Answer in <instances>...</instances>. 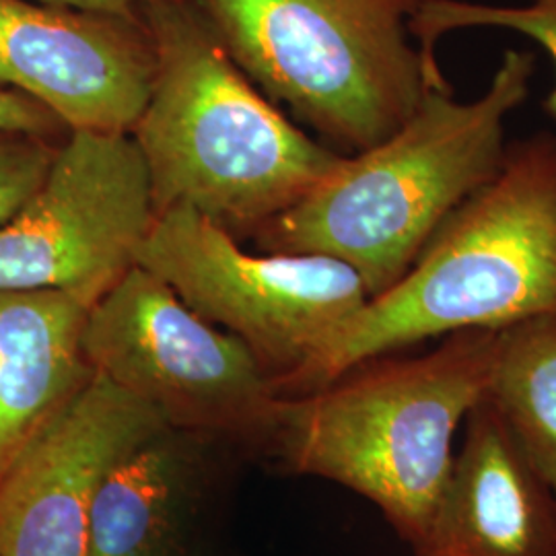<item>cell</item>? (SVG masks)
I'll use <instances>...</instances> for the list:
<instances>
[{
  "mask_svg": "<svg viewBox=\"0 0 556 556\" xmlns=\"http://www.w3.org/2000/svg\"><path fill=\"white\" fill-rule=\"evenodd\" d=\"M153 50L151 93L130 137L155 211L190 206L223 229H258L309 194L340 160L256 91L202 0L140 9Z\"/></svg>",
  "mask_w": 556,
  "mask_h": 556,
  "instance_id": "1",
  "label": "cell"
},
{
  "mask_svg": "<svg viewBox=\"0 0 556 556\" xmlns=\"http://www.w3.org/2000/svg\"><path fill=\"white\" fill-rule=\"evenodd\" d=\"M536 56L507 50L472 101L429 91L394 135L355 155L256 229L268 254H318L357 273L369 298L390 289L439 225L505 160V119L526 101Z\"/></svg>",
  "mask_w": 556,
  "mask_h": 556,
  "instance_id": "2",
  "label": "cell"
},
{
  "mask_svg": "<svg viewBox=\"0 0 556 556\" xmlns=\"http://www.w3.org/2000/svg\"><path fill=\"white\" fill-rule=\"evenodd\" d=\"M556 309V137L507 147L497 176L439 225L413 266L367 299L299 379L312 392L402 346L501 330Z\"/></svg>",
  "mask_w": 556,
  "mask_h": 556,
  "instance_id": "3",
  "label": "cell"
},
{
  "mask_svg": "<svg viewBox=\"0 0 556 556\" xmlns=\"http://www.w3.org/2000/svg\"><path fill=\"white\" fill-rule=\"evenodd\" d=\"M498 330H464L417 358L367 361L293 400L268 433L291 470L374 501L417 546L454 466L457 427L486 396Z\"/></svg>",
  "mask_w": 556,
  "mask_h": 556,
  "instance_id": "4",
  "label": "cell"
},
{
  "mask_svg": "<svg viewBox=\"0 0 556 556\" xmlns=\"http://www.w3.org/2000/svg\"><path fill=\"white\" fill-rule=\"evenodd\" d=\"M422 2L202 0L245 77L340 155L394 135L429 91H452L410 41Z\"/></svg>",
  "mask_w": 556,
  "mask_h": 556,
  "instance_id": "5",
  "label": "cell"
},
{
  "mask_svg": "<svg viewBox=\"0 0 556 556\" xmlns=\"http://www.w3.org/2000/svg\"><path fill=\"white\" fill-rule=\"evenodd\" d=\"M137 266L161 278L200 318L245 342L277 388H295L369 299L344 262L250 254L190 206L155 215Z\"/></svg>",
  "mask_w": 556,
  "mask_h": 556,
  "instance_id": "6",
  "label": "cell"
},
{
  "mask_svg": "<svg viewBox=\"0 0 556 556\" xmlns=\"http://www.w3.org/2000/svg\"><path fill=\"white\" fill-rule=\"evenodd\" d=\"M87 365L157 408L169 427L268 431L278 388L252 349L200 318L142 266L89 309Z\"/></svg>",
  "mask_w": 556,
  "mask_h": 556,
  "instance_id": "7",
  "label": "cell"
},
{
  "mask_svg": "<svg viewBox=\"0 0 556 556\" xmlns=\"http://www.w3.org/2000/svg\"><path fill=\"white\" fill-rule=\"evenodd\" d=\"M155 215L135 139L71 130L36 194L0 225V291H64L91 309L137 266Z\"/></svg>",
  "mask_w": 556,
  "mask_h": 556,
  "instance_id": "8",
  "label": "cell"
},
{
  "mask_svg": "<svg viewBox=\"0 0 556 556\" xmlns=\"http://www.w3.org/2000/svg\"><path fill=\"white\" fill-rule=\"evenodd\" d=\"M167 429L157 408L91 369L0 475V556H87L101 480Z\"/></svg>",
  "mask_w": 556,
  "mask_h": 556,
  "instance_id": "9",
  "label": "cell"
},
{
  "mask_svg": "<svg viewBox=\"0 0 556 556\" xmlns=\"http://www.w3.org/2000/svg\"><path fill=\"white\" fill-rule=\"evenodd\" d=\"M153 73L140 15L0 0V85L38 101L68 130L130 135Z\"/></svg>",
  "mask_w": 556,
  "mask_h": 556,
  "instance_id": "10",
  "label": "cell"
},
{
  "mask_svg": "<svg viewBox=\"0 0 556 556\" xmlns=\"http://www.w3.org/2000/svg\"><path fill=\"white\" fill-rule=\"evenodd\" d=\"M418 556H556V498L484 396Z\"/></svg>",
  "mask_w": 556,
  "mask_h": 556,
  "instance_id": "11",
  "label": "cell"
},
{
  "mask_svg": "<svg viewBox=\"0 0 556 556\" xmlns=\"http://www.w3.org/2000/svg\"><path fill=\"white\" fill-rule=\"evenodd\" d=\"M89 307L64 291H0V475L91 376Z\"/></svg>",
  "mask_w": 556,
  "mask_h": 556,
  "instance_id": "12",
  "label": "cell"
},
{
  "mask_svg": "<svg viewBox=\"0 0 556 556\" xmlns=\"http://www.w3.org/2000/svg\"><path fill=\"white\" fill-rule=\"evenodd\" d=\"M184 457L167 431L110 468L91 501L87 556H165L178 523Z\"/></svg>",
  "mask_w": 556,
  "mask_h": 556,
  "instance_id": "13",
  "label": "cell"
},
{
  "mask_svg": "<svg viewBox=\"0 0 556 556\" xmlns=\"http://www.w3.org/2000/svg\"><path fill=\"white\" fill-rule=\"evenodd\" d=\"M486 397L556 489V309L498 330Z\"/></svg>",
  "mask_w": 556,
  "mask_h": 556,
  "instance_id": "14",
  "label": "cell"
},
{
  "mask_svg": "<svg viewBox=\"0 0 556 556\" xmlns=\"http://www.w3.org/2000/svg\"><path fill=\"white\" fill-rule=\"evenodd\" d=\"M470 27H495L521 34L542 46L556 68V0H530L523 7L470 0H425L408 23V31L418 41L422 59L439 79L445 77L439 66L438 41L450 31ZM544 110L556 119V85L544 100Z\"/></svg>",
  "mask_w": 556,
  "mask_h": 556,
  "instance_id": "15",
  "label": "cell"
},
{
  "mask_svg": "<svg viewBox=\"0 0 556 556\" xmlns=\"http://www.w3.org/2000/svg\"><path fill=\"white\" fill-rule=\"evenodd\" d=\"M48 140L0 128V225L13 219L40 188L59 149Z\"/></svg>",
  "mask_w": 556,
  "mask_h": 556,
  "instance_id": "16",
  "label": "cell"
},
{
  "mask_svg": "<svg viewBox=\"0 0 556 556\" xmlns=\"http://www.w3.org/2000/svg\"><path fill=\"white\" fill-rule=\"evenodd\" d=\"M0 128L50 139L66 126L38 101L0 85Z\"/></svg>",
  "mask_w": 556,
  "mask_h": 556,
  "instance_id": "17",
  "label": "cell"
},
{
  "mask_svg": "<svg viewBox=\"0 0 556 556\" xmlns=\"http://www.w3.org/2000/svg\"><path fill=\"white\" fill-rule=\"evenodd\" d=\"M38 2L66 7V9H79V11H96V13L135 17V15H140V9L151 0H38Z\"/></svg>",
  "mask_w": 556,
  "mask_h": 556,
  "instance_id": "18",
  "label": "cell"
},
{
  "mask_svg": "<svg viewBox=\"0 0 556 556\" xmlns=\"http://www.w3.org/2000/svg\"><path fill=\"white\" fill-rule=\"evenodd\" d=\"M553 493H555V498H556V489H553Z\"/></svg>",
  "mask_w": 556,
  "mask_h": 556,
  "instance_id": "19",
  "label": "cell"
}]
</instances>
